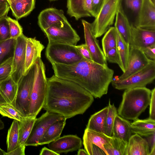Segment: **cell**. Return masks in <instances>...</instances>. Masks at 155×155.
<instances>
[{"instance_id": "obj_1", "label": "cell", "mask_w": 155, "mask_h": 155, "mask_svg": "<svg viewBox=\"0 0 155 155\" xmlns=\"http://www.w3.org/2000/svg\"><path fill=\"white\" fill-rule=\"evenodd\" d=\"M47 81L43 108L46 111L68 119L84 114L94 101L91 93L74 82L54 75L47 78Z\"/></svg>"}, {"instance_id": "obj_2", "label": "cell", "mask_w": 155, "mask_h": 155, "mask_svg": "<svg viewBox=\"0 0 155 155\" xmlns=\"http://www.w3.org/2000/svg\"><path fill=\"white\" fill-rule=\"evenodd\" d=\"M51 64L55 75L75 82L95 98H100L107 94L114 73L107 65L84 58L70 65Z\"/></svg>"}, {"instance_id": "obj_3", "label": "cell", "mask_w": 155, "mask_h": 155, "mask_svg": "<svg viewBox=\"0 0 155 155\" xmlns=\"http://www.w3.org/2000/svg\"><path fill=\"white\" fill-rule=\"evenodd\" d=\"M151 93V91L146 87L125 90L118 114L127 120L138 119L149 105Z\"/></svg>"}, {"instance_id": "obj_4", "label": "cell", "mask_w": 155, "mask_h": 155, "mask_svg": "<svg viewBox=\"0 0 155 155\" xmlns=\"http://www.w3.org/2000/svg\"><path fill=\"white\" fill-rule=\"evenodd\" d=\"M35 63L36 73L30 95L28 116L33 117H36L43 108L48 87L45 66L41 58H38Z\"/></svg>"}, {"instance_id": "obj_5", "label": "cell", "mask_w": 155, "mask_h": 155, "mask_svg": "<svg viewBox=\"0 0 155 155\" xmlns=\"http://www.w3.org/2000/svg\"><path fill=\"white\" fill-rule=\"evenodd\" d=\"M45 54L51 63L64 65L75 63L84 58L75 46L55 42H48Z\"/></svg>"}, {"instance_id": "obj_6", "label": "cell", "mask_w": 155, "mask_h": 155, "mask_svg": "<svg viewBox=\"0 0 155 155\" xmlns=\"http://www.w3.org/2000/svg\"><path fill=\"white\" fill-rule=\"evenodd\" d=\"M36 70L35 63L18 84V90L15 101L11 104L24 117L28 116L30 97Z\"/></svg>"}, {"instance_id": "obj_7", "label": "cell", "mask_w": 155, "mask_h": 155, "mask_svg": "<svg viewBox=\"0 0 155 155\" xmlns=\"http://www.w3.org/2000/svg\"><path fill=\"white\" fill-rule=\"evenodd\" d=\"M120 0H104L99 12L92 23L91 29L96 38L101 37L114 23Z\"/></svg>"}, {"instance_id": "obj_8", "label": "cell", "mask_w": 155, "mask_h": 155, "mask_svg": "<svg viewBox=\"0 0 155 155\" xmlns=\"http://www.w3.org/2000/svg\"><path fill=\"white\" fill-rule=\"evenodd\" d=\"M155 78V61L151 60L149 63L141 70L123 80L113 78L111 82L113 87L119 90L145 87L152 83Z\"/></svg>"}, {"instance_id": "obj_9", "label": "cell", "mask_w": 155, "mask_h": 155, "mask_svg": "<svg viewBox=\"0 0 155 155\" xmlns=\"http://www.w3.org/2000/svg\"><path fill=\"white\" fill-rule=\"evenodd\" d=\"M48 42L67 44L75 46L80 38L67 20L54 24L43 31Z\"/></svg>"}, {"instance_id": "obj_10", "label": "cell", "mask_w": 155, "mask_h": 155, "mask_svg": "<svg viewBox=\"0 0 155 155\" xmlns=\"http://www.w3.org/2000/svg\"><path fill=\"white\" fill-rule=\"evenodd\" d=\"M112 137L86 128L83 140L84 149L88 155H108L105 146L109 144Z\"/></svg>"}, {"instance_id": "obj_11", "label": "cell", "mask_w": 155, "mask_h": 155, "mask_svg": "<svg viewBox=\"0 0 155 155\" xmlns=\"http://www.w3.org/2000/svg\"><path fill=\"white\" fill-rule=\"evenodd\" d=\"M64 117L57 114L46 111L40 117L36 118L25 146H38L39 139L48 127L54 122Z\"/></svg>"}, {"instance_id": "obj_12", "label": "cell", "mask_w": 155, "mask_h": 155, "mask_svg": "<svg viewBox=\"0 0 155 155\" xmlns=\"http://www.w3.org/2000/svg\"><path fill=\"white\" fill-rule=\"evenodd\" d=\"M26 37L23 34L15 40L10 75L17 84L23 75Z\"/></svg>"}, {"instance_id": "obj_13", "label": "cell", "mask_w": 155, "mask_h": 155, "mask_svg": "<svg viewBox=\"0 0 155 155\" xmlns=\"http://www.w3.org/2000/svg\"><path fill=\"white\" fill-rule=\"evenodd\" d=\"M82 23L84 27L85 44L90 52L92 61L102 65H107L103 52L92 31L91 23L84 20H82Z\"/></svg>"}, {"instance_id": "obj_14", "label": "cell", "mask_w": 155, "mask_h": 155, "mask_svg": "<svg viewBox=\"0 0 155 155\" xmlns=\"http://www.w3.org/2000/svg\"><path fill=\"white\" fill-rule=\"evenodd\" d=\"M130 47L127 68L125 71L120 76L115 77L117 79H124L138 71L147 66L151 60L140 49L134 47Z\"/></svg>"}, {"instance_id": "obj_15", "label": "cell", "mask_w": 155, "mask_h": 155, "mask_svg": "<svg viewBox=\"0 0 155 155\" xmlns=\"http://www.w3.org/2000/svg\"><path fill=\"white\" fill-rule=\"evenodd\" d=\"M81 139L74 135H68L60 137L48 144L49 148L60 154L76 151L82 146Z\"/></svg>"}, {"instance_id": "obj_16", "label": "cell", "mask_w": 155, "mask_h": 155, "mask_svg": "<svg viewBox=\"0 0 155 155\" xmlns=\"http://www.w3.org/2000/svg\"><path fill=\"white\" fill-rule=\"evenodd\" d=\"M143 0H120L118 9L131 27H138Z\"/></svg>"}, {"instance_id": "obj_17", "label": "cell", "mask_w": 155, "mask_h": 155, "mask_svg": "<svg viewBox=\"0 0 155 155\" xmlns=\"http://www.w3.org/2000/svg\"><path fill=\"white\" fill-rule=\"evenodd\" d=\"M154 44L155 31L131 27L130 47L141 49Z\"/></svg>"}, {"instance_id": "obj_18", "label": "cell", "mask_w": 155, "mask_h": 155, "mask_svg": "<svg viewBox=\"0 0 155 155\" xmlns=\"http://www.w3.org/2000/svg\"><path fill=\"white\" fill-rule=\"evenodd\" d=\"M44 48V45L35 37H26L23 75L27 73L37 59L41 58V52Z\"/></svg>"}, {"instance_id": "obj_19", "label": "cell", "mask_w": 155, "mask_h": 155, "mask_svg": "<svg viewBox=\"0 0 155 155\" xmlns=\"http://www.w3.org/2000/svg\"><path fill=\"white\" fill-rule=\"evenodd\" d=\"M67 20L63 10L50 8L40 12L38 17V24L43 31L51 26Z\"/></svg>"}, {"instance_id": "obj_20", "label": "cell", "mask_w": 155, "mask_h": 155, "mask_svg": "<svg viewBox=\"0 0 155 155\" xmlns=\"http://www.w3.org/2000/svg\"><path fill=\"white\" fill-rule=\"evenodd\" d=\"M155 4L151 0H143L138 27L155 31Z\"/></svg>"}, {"instance_id": "obj_21", "label": "cell", "mask_w": 155, "mask_h": 155, "mask_svg": "<svg viewBox=\"0 0 155 155\" xmlns=\"http://www.w3.org/2000/svg\"><path fill=\"white\" fill-rule=\"evenodd\" d=\"M91 0H67V13L76 20L92 16Z\"/></svg>"}, {"instance_id": "obj_22", "label": "cell", "mask_w": 155, "mask_h": 155, "mask_svg": "<svg viewBox=\"0 0 155 155\" xmlns=\"http://www.w3.org/2000/svg\"><path fill=\"white\" fill-rule=\"evenodd\" d=\"M150 153L145 138L137 134L131 135L128 142L126 155H149Z\"/></svg>"}, {"instance_id": "obj_23", "label": "cell", "mask_w": 155, "mask_h": 155, "mask_svg": "<svg viewBox=\"0 0 155 155\" xmlns=\"http://www.w3.org/2000/svg\"><path fill=\"white\" fill-rule=\"evenodd\" d=\"M67 119L64 117L51 125L39 139L38 145L48 144L60 137Z\"/></svg>"}, {"instance_id": "obj_24", "label": "cell", "mask_w": 155, "mask_h": 155, "mask_svg": "<svg viewBox=\"0 0 155 155\" xmlns=\"http://www.w3.org/2000/svg\"><path fill=\"white\" fill-rule=\"evenodd\" d=\"M35 0H12L10 5L13 15L18 20L25 17L35 8Z\"/></svg>"}, {"instance_id": "obj_25", "label": "cell", "mask_w": 155, "mask_h": 155, "mask_svg": "<svg viewBox=\"0 0 155 155\" xmlns=\"http://www.w3.org/2000/svg\"><path fill=\"white\" fill-rule=\"evenodd\" d=\"M132 134L130 122L117 114L115 119L112 137L128 142Z\"/></svg>"}, {"instance_id": "obj_26", "label": "cell", "mask_w": 155, "mask_h": 155, "mask_svg": "<svg viewBox=\"0 0 155 155\" xmlns=\"http://www.w3.org/2000/svg\"><path fill=\"white\" fill-rule=\"evenodd\" d=\"M108 111L107 106L91 115L86 128L106 134V121Z\"/></svg>"}, {"instance_id": "obj_27", "label": "cell", "mask_w": 155, "mask_h": 155, "mask_svg": "<svg viewBox=\"0 0 155 155\" xmlns=\"http://www.w3.org/2000/svg\"><path fill=\"white\" fill-rule=\"evenodd\" d=\"M133 134L146 137L155 133V120L149 118L144 120L137 119L131 123Z\"/></svg>"}, {"instance_id": "obj_28", "label": "cell", "mask_w": 155, "mask_h": 155, "mask_svg": "<svg viewBox=\"0 0 155 155\" xmlns=\"http://www.w3.org/2000/svg\"><path fill=\"white\" fill-rule=\"evenodd\" d=\"M115 18V28L125 43L129 45L131 38V26L119 9Z\"/></svg>"}, {"instance_id": "obj_29", "label": "cell", "mask_w": 155, "mask_h": 155, "mask_svg": "<svg viewBox=\"0 0 155 155\" xmlns=\"http://www.w3.org/2000/svg\"><path fill=\"white\" fill-rule=\"evenodd\" d=\"M18 90V84L10 75L0 81V92L8 103L12 104L15 98Z\"/></svg>"}, {"instance_id": "obj_30", "label": "cell", "mask_w": 155, "mask_h": 155, "mask_svg": "<svg viewBox=\"0 0 155 155\" xmlns=\"http://www.w3.org/2000/svg\"><path fill=\"white\" fill-rule=\"evenodd\" d=\"M117 37L116 48L120 60V68L123 72H124L127 66L130 47L129 45L124 41L117 30Z\"/></svg>"}, {"instance_id": "obj_31", "label": "cell", "mask_w": 155, "mask_h": 155, "mask_svg": "<svg viewBox=\"0 0 155 155\" xmlns=\"http://www.w3.org/2000/svg\"><path fill=\"white\" fill-rule=\"evenodd\" d=\"M19 121L14 120L9 129L6 138L7 152H11L20 145L19 144Z\"/></svg>"}, {"instance_id": "obj_32", "label": "cell", "mask_w": 155, "mask_h": 155, "mask_svg": "<svg viewBox=\"0 0 155 155\" xmlns=\"http://www.w3.org/2000/svg\"><path fill=\"white\" fill-rule=\"evenodd\" d=\"M36 117H25L22 121H19V144L25 146V143L32 129Z\"/></svg>"}, {"instance_id": "obj_33", "label": "cell", "mask_w": 155, "mask_h": 155, "mask_svg": "<svg viewBox=\"0 0 155 155\" xmlns=\"http://www.w3.org/2000/svg\"><path fill=\"white\" fill-rule=\"evenodd\" d=\"M128 142L112 137L109 144L105 146L108 155H126Z\"/></svg>"}, {"instance_id": "obj_34", "label": "cell", "mask_w": 155, "mask_h": 155, "mask_svg": "<svg viewBox=\"0 0 155 155\" xmlns=\"http://www.w3.org/2000/svg\"><path fill=\"white\" fill-rule=\"evenodd\" d=\"M117 30L114 27H111L105 33L102 40L103 51L105 55L110 49L116 47Z\"/></svg>"}, {"instance_id": "obj_35", "label": "cell", "mask_w": 155, "mask_h": 155, "mask_svg": "<svg viewBox=\"0 0 155 155\" xmlns=\"http://www.w3.org/2000/svg\"><path fill=\"white\" fill-rule=\"evenodd\" d=\"M108 111L106 121V132L107 136L112 137L113 126L115 118L118 114L117 110L114 104H111L109 100Z\"/></svg>"}, {"instance_id": "obj_36", "label": "cell", "mask_w": 155, "mask_h": 155, "mask_svg": "<svg viewBox=\"0 0 155 155\" xmlns=\"http://www.w3.org/2000/svg\"><path fill=\"white\" fill-rule=\"evenodd\" d=\"M0 114L19 121H22L25 117L9 103L0 105Z\"/></svg>"}, {"instance_id": "obj_37", "label": "cell", "mask_w": 155, "mask_h": 155, "mask_svg": "<svg viewBox=\"0 0 155 155\" xmlns=\"http://www.w3.org/2000/svg\"><path fill=\"white\" fill-rule=\"evenodd\" d=\"M6 19L8 23L10 38L15 40L23 34L22 28L17 20L7 15Z\"/></svg>"}, {"instance_id": "obj_38", "label": "cell", "mask_w": 155, "mask_h": 155, "mask_svg": "<svg viewBox=\"0 0 155 155\" xmlns=\"http://www.w3.org/2000/svg\"><path fill=\"white\" fill-rule=\"evenodd\" d=\"M15 40L9 38L0 42V64L7 59V56L13 50Z\"/></svg>"}, {"instance_id": "obj_39", "label": "cell", "mask_w": 155, "mask_h": 155, "mask_svg": "<svg viewBox=\"0 0 155 155\" xmlns=\"http://www.w3.org/2000/svg\"><path fill=\"white\" fill-rule=\"evenodd\" d=\"M12 56H10L0 64V81L10 75L12 70Z\"/></svg>"}, {"instance_id": "obj_40", "label": "cell", "mask_w": 155, "mask_h": 155, "mask_svg": "<svg viewBox=\"0 0 155 155\" xmlns=\"http://www.w3.org/2000/svg\"><path fill=\"white\" fill-rule=\"evenodd\" d=\"M7 15L0 18V42L10 38L8 23L6 19Z\"/></svg>"}, {"instance_id": "obj_41", "label": "cell", "mask_w": 155, "mask_h": 155, "mask_svg": "<svg viewBox=\"0 0 155 155\" xmlns=\"http://www.w3.org/2000/svg\"><path fill=\"white\" fill-rule=\"evenodd\" d=\"M105 56L107 61L110 63L116 64L120 67V60L116 47L113 48L109 50Z\"/></svg>"}, {"instance_id": "obj_42", "label": "cell", "mask_w": 155, "mask_h": 155, "mask_svg": "<svg viewBox=\"0 0 155 155\" xmlns=\"http://www.w3.org/2000/svg\"><path fill=\"white\" fill-rule=\"evenodd\" d=\"M149 116L148 118L155 120V88L151 90L150 99L149 104Z\"/></svg>"}, {"instance_id": "obj_43", "label": "cell", "mask_w": 155, "mask_h": 155, "mask_svg": "<svg viewBox=\"0 0 155 155\" xmlns=\"http://www.w3.org/2000/svg\"><path fill=\"white\" fill-rule=\"evenodd\" d=\"M75 46L78 52L84 58L92 61L90 52L85 44L76 45Z\"/></svg>"}, {"instance_id": "obj_44", "label": "cell", "mask_w": 155, "mask_h": 155, "mask_svg": "<svg viewBox=\"0 0 155 155\" xmlns=\"http://www.w3.org/2000/svg\"><path fill=\"white\" fill-rule=\"evenodd\" d=\"M104 0H91L92 16L95 18L98 14Z\"/></svg>"}, {"instance_id": "obj_45", "label": "cell", "mask_w": 155, "mask_h": 155, "mask_svg": "<svg viewBox=\"0 0 155 155\" xmlns=\"http://www.w3.org/2000/svg\"><path fill=\"white\" fill-rule=\"evenodd\" d=\"M140 50L148 58L155 60V44L143 48Z\"/></svg>"}, {"instance_id": "obj_46", "label": "cell", "mask_w": 155, "mask_h": 155, "mask_svg": "<svg viewBox=\"0 0 155 155\" xmlns=\"http://www.w3.org/2000/svg\"><path fill=\"white\" fill-rule=\"evenodd\" d=\"M155 133L144 137L147 140L149 147V155H155Z\"/></svg>"}, {"instance_id": "obj_47", "label": "cell", "mask_w": 155, "mask_h": 155, "mask_svg": "<svg viewBox=\"0 0 155 155\" xmlns=\"http://www.w3.org/2000/svg\"><path fill=\"white\" fill-rule=\"evenodd\" d=\"M10 5L6 0H0V18L7 15Z\"/></svg>"}, {"instance_id": "obj_48", "label": "cell", "mask_w": 155, "mask_h": 155, "mask_svg": "<svg viewBox=\"0 0 155 155\" xmlns=\"http://www.w3.org/2000/svg\"><path fill=\"white\" fill-rule=\"evenodd\" d=\"M25 146H19L12 151L6 152V155H25Z\"/></svg>"}, {"instance_id": "obj_49", "label": "cell", "mask_w": 155, "mask_h": 155, "mask_svg": "<svg viewBox=\"0 0 155 155\" xmlns=\"http://www.w3.org/2000/svg\"><path fill=\"white\" fill-rule=\"evenodd\" d=\"M40 155H60L59 154L55 152L49 148L46 147H43L41 150Z\"/></svg>"}, {"instance_id": "obj_50", "label": "cell", "mask_w": 155, "mask_h": 155, "mask_svg": "<svg viewBox=\"0 0 155 155\" xmlns=\"http://www.w3.org/2000/svg\"><path fill=\"white\" fill-rule=\"evenodd\" d=\"M77 154L78 155H88L85 149L80 148L78 149Z\"/></svg>"}, {"instance_id": "obj_51", "label": "cell", "mask_w": 155, "mask_h": 155, "mask_svg": "<svg viewBox=\"0 0 155 155\" xmlns=\"http://www.w3.org/2000/svg\"><path fill=\"white\" fill-rule=\"evenodd\" d=\"M8 103L0 92V105Z\"/></svg>"}, {"instance_id": "obj_52", "label": "cell", "mask_w": 155, "mask_h": 155, "mask_svg": "<svg viewBox=\"0 0 155 155\" xmlns=\"http://www.w3.org/2000/svg\"><path fill=\"white\" fill-rule=\"evenodd\" d=\"M4 127V124L3 122L0 119V130L3 129Z\"/></svg>"}, {"instance_id": "obj_53", "label": "cell", "mask_w": 155, "mask_h": 155, "mask_svg": "<svg viewBox=\"0 0 155 155\" xmlns=\"http://www.w3.org/2000/svg\"><path fill=\"white\" fill-rule=\"evenodd\" d=\"M6 152L2 149L0 147V155H6Z\"/></svg>"}, {"instance_id": "obj_54", "label": "cell", "mask_w": 155, "mask_h": 155, "mask_svg": "<svg viewBox=\"0 0 155 155\" xmlns=\"http://www.w3.org/2000/svg\"><path fill=\"white\" fill-rule=\"evenodd\" d=\"M8 3L9 4V5L11 4V2L12 0H6Z\"/></svg>"}, {"instance_id": "obj_55", "label": "cell", "mask_w": 155, "mask_h": 155, "mask_svg": "<svg viewBox=\"0 0 155 155\" xmlns=\"http://www.w3.org/2000/svg\"><path fill=\"white\" fill-rule=\"evenodd\" d=\"M151 1L153 4H155V0H151Z\"/></svg>"}, {"instance_id": "obj_56", "label": "cell", "mask_w": 155, "mask_h": 155, "mask_svg": "<svg viewBox=\"0 0 155 155\" xmlns=\"http://www.w3.org/2000/svg\"><path fill=\"white\" fill-rule=\"evenodd\" d=\"M50 1H54L58 0H48Z\"/></svg>"}]
</instances>
